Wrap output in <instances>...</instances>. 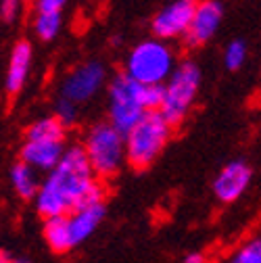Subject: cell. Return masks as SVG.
<instances>
[{
	"mask_svg": "<svg viewBox=\"0 0 261 263\" xmlns=\"http://www.w3.org/2000/svg\"><path fill=\"white\" fill-rule=\"evenodd\" d=\"M46 174L34 196L42 219L67 215L84 205L105 203V186L94 176L82 146L65 148L59 163Z\"/></svg>",
	"mask_w": 261,
	"mask_h": 263,
	"instance_id": "cell-1",
	"label": "cell"
},
{
	"mask_svg": "<svg viewBox=\"0 0 261 263\" xmlns=\"http://www.w3.org/2000/svg\"><path fill=\"white\" fill-rule=\"evenodd\" d=\"M172 138V125L161 117L159 111H146L123 134L125 161L134 170L151 167Z\"/></svg>",
	"mask_w": 261,
	"mask_h": 263,
	"instance_id": "cell-2",
	"label": "cell"
},
{
	"mask_svg": "<svg viewBox=\"0 0 261 263\" xmlns=\"http://www.w3.org/2000/svg\"><path fill=\"white\" fill-rule=\"evenodd\" d=\"M201 67L194 61H182L174 65L170 78L163 82V101L159 107L161 117L172 127L180 125L190 113L201 88Z\"/></svg>",
	"mask_w": 261,
	"mask_h": 263,
	"instance_id": "cell-3",
	"label": "cell"
},
{
	"mask_svg": "<svg viewBox=\"0 0 261 263\" xmlns=\"http://www.w3.org/2000/svg\"><path fill=\"white\" fill-rule=\"evenodd\" d=\"M82 148L99 180H109L117 176L125 163L123 134H119L109 121L92 125Z\"/></svg>",
	"mask_w": 261,
	"mask_h": 263,
	"instance_id": "cell-4",
	"label": "cell"
},
{
	"mask_svg": "<svg viewBox=\"0 0 261 263\" xmlns=\"http://www.w3.org/2000/svg\"><path fill=\"white\" fill-rule=\"evenodd\" d=\"M176 65L174 50L159 38L144 40L134 46L125 61V76L138 84H163Z\"/></svg>",
	"mask_w": 261,
	"mask_h": 263,
	"instance_id": "cell-5",
	"label": "cell"
},
{
	"mask_svg": "<svg viewBox=\"0 0 261 263\" xmlns=\"http://www.w3.org/2000/svg\"><path fill=\"white\" fill-rule=\"evenodd\" d=\"M144 113L140 84L125 73H117L109 84V123L119 134H125Z\"/></svg>",
	"mask_w": 261,
	"mask_h": 263,
	"instance_id": "cell-6",
	"label": "cell"
},
{
	"mask_svg": "<svg viewBox=\"0 0 261 263\" xmlns=\"http://www.w3.org/2000/svg\"><path fill=\"white\" fill-rule=\"evenodd\" d=\"M105 78H107L105 65L101 61H88L65 78L61 86V96L80 107L88 103L101 90V86L105 84Z\"/></svg>",
	"mask_w": 261,
	"mask_h": 263,
	"instance_id": "cell-7",
	"label": "cell"
},
{
	"mask_svg": "<svg viewBox=\"0 0 261 263\" xmlns=\"http://www.w3.org/2000/svg\"><path fill=\"white\" fill-rule=\"evenodd\" d=\"M221 19H223V7L219 0H201V3H197L190 25L184 34V44L188 48L207 44L217 34Z\"/></svg>",
	"mask_w": 261,
	"mask_h": 263,
	"instance_id": "cell-8",
	"label": "cell"
},
{
	"mask_svg": "<svg viewBox=\"0 0 261 263\" xmlns=\"http://www.w3.org/2000/svg\"><path fill=\"white\" fill-rule=\"evenodd\" d=\"M194 7H197V0H172L167 7H163L151 23L155 38L172 40L184 36L190 25Z\"/></svg>",
	"mask_w": 261,
	"mask_h": 263,
	"instance_id": "cell-9",
	"label": "cell"
},
{
	"mask_svg": "<svg viewBox=\"0 0 261 263\" xmlns=\"http://www.w3.org/2000/svg\"><path fill=\"white\" fill-rule=\"evenodd\" d=\"M253 180V167L245 159H234L226 163L213 180V194L221 203H234L247 192Z\"/></svg>",
	"mask_w": 261,
	"mask_h": 263,
	"instance_id": "cell-10",
	"label": "cell"
},
{
	"mask_svg": "<svg viewBox=\"0 0 261 263\" xmlns=\"http://www.w3.org/2000/svg\"><path fill=\"white\" fill-rule=\"evenodd\" d=\"M107 215V205L105 203H94V205H84L78 207L73 211H69L67 215V230H69V240L71 247H80L84 245L94 232L96 228L103 223Z\"/></svg>",
	"mask_w": 261,
	"mask_h": 263,
	"instance_id": "cell-11",
	"label": "cell"
},
{
	"mask_svg": "<svg viewBox=\"0 0 261 263\" xmlns=\"http://www.w3.org/2000/svg\"><path fill=\"white\" fill-rule=\"evenodd\" d=\"M65 151V140H25L21 161L36 172H50Z\"/></svg>",
	"mask_w": 261,
	"mask_h": 263,
	"instance_id": "cell-12",
	"label": "cell"
},
{
	"mask_svg": "<svg viewBox=\"0 0 261 263\" xmlns=\"http://www.w3.org/2000/svg\"><path fill=\"white\" fill-rule=\"evenodd\" d=\"M31 57H34V50H31L29 42L21 40L13 46L9 67H7V78H5V90L11 96H15L23 90V86L29 78V69H31Z\"/></svg>",
	"mask_w": 261,
	"mask_h": 263,
	"instance_id": "cell-13",
	"label": "cell"
},
{
	"mask_svg": "<svg viewBox=\"0 0 261 263\" xmlns=\"http://www.w3.org/2000/svg\"><path fill=\"white\" fill-rule=\"evenodd\" d=\"M42 238L46 247L54 255H65L73 251L71 240H69V230H67V217L57 215V217H46L42 223Z\"/></svg>",
	"mask_w": 261,
	"mask_h": 263,
	"instance_id": "cell-14",
	"label": "cell"
},
{
	"mask_svg": "<svg viewBox=\"0 0 261 263\" xmlns=\"http://www.w3.org/2000/svg\"><path fill=\"white\" fill-rule=\"evenodd\" d=\"M9 178H11V186H13L15 194L21 201H34V196L40 188V182H42L34 167H29L23 161H17L11 167Z\"/></svg>",
	"mask_w": 261,
	"mask_h": 263,
	"instance_id": "cell-15",
	"label": "cell"
},
{
	"mask_svg": "<svg viewBox=\"0 0 261 263\" xmlns=\"http://www.w3.org/2000/svg\"><path fill=\"white\" fill-rule=\"evenodd\" d=\"M25 140H65V125L57 117H42L25 129Z\"/></svg>",
	"mask_w": 261,
	"mask_h": 263,
	"instance_id": "cell-16",
	"label": "cell"
},
{
	"mask_svg": "<svg viewBox=\"0 0 261 263\" xmlns=\"http://www.w3.org/2000/svg\"><path fill=\"white\" fill-rule=\"evenodd\" d=\"M34 29L40 40L44 42L54 40L61 29V13H38L34 21Z\"/></svg>",
	"mask_w": 261,
	"mask_h": 263,
	"instance_id": "cell-17",
	"label": "cell"
},
{
	"mask_svg": "<svg viewBox=\"0 0 261 263\" xmlns=\"http://www.w3.org/2000/svg\"><path fill=\"white\" fill-rule=\"evenodd\" d=\"M247 61V44L243 40H232L223 50V63L230 71H238Z\"/></svg>",
	"mask_w": 261,
	"mask_h": 263,
	"instance_id": "cell-18",
	"label": "cell"
},
{
	"mask_svg": "<svg viewBox=\"0 0 261 263\" xmlns=\"http://www.w3.org/2000/svg\"><path fill=\"white\" fill-rule=\"evenodd\" d=\"M230 263H261V240L257 236L247 240L230 257Z\"/></svg>",
	"mask_w": 261,
	"mask_h": 263,
	"instance_id": "cell-19",
	"label": "cell"
},
{
	"mask_svg": "<svg viewBox=\"0 0 261 263\" xmlns=\"http://www.w3.org/2000/svg\"><path fill=\"white\" fill-rule=\"evenodd\" d=\"M140 101L144 111H159L163 101V84H140Z\"/></svg>",
	"mask_w": 261,
	"mask_h": 263,
	"instance_id": "cell-20",
	"label": "cell"
},
{
	"mask_svg": "<svg viewBox=\"0 0 261 263\" xmlns=\"http://www.w3.org/2000/svg\"><path fill=\"white\" fill-rule=\"evenodd\" d=\"M54 117L67 127V125H73L78 121V105L69 103L67 98H59L57 101V109H54Z\"/></svg>",
	"mask_w": 261,
	"mask_h": 263,
	"instance_id": "cell-21",
	"label": "cell"
},
{
	"mask_svg": "<svg viewBox=\"0 0 261 263\" xmlns=\"http://www.w3.org/2000/svg\"><path fill=\"white\" fill-rule=\"evenodd\" d=\"M19 5L21 0H0V19L13 21L19 15Z\"/></svg>",
	"mask_w": 261,
	"mask_h": 263,
	"instance_id": "cell-22",
	"label": "cell"
},
{
	"mask_svg": "<svg viewBox=\"0 0 261 263\" xmlns=\"http://www.w3.org/2000/svg\"><path fill=\"white\" fill-rule=\"evenodd\" d=\"M67 0H36V11L38 13H61Z\"/></svg>",
	"mask_w": 261,
	"mask_h": 263,
	"instance_id": "cell-23",
	"label": "cell"
},
{
	"mask_svg": "<svg viewBox=\"0 0 261 263\" xmlns=\"http://www.w3.org/2000/svg\"><path fill=\"white\" fill-rule=\"evenodd\" d=\"M184 263H207V259H205L203 253L192 251V253H188V255L184 257Z\"/></svg>",
	"mask_w": 261,
	"mask_h": 263,
	"instance_id": "cell-24",
	"label": "cell"
},
{
	"mask_svg": "<svg viewBox=\"0 0 261 263\" xmlns=\"http://www.w3.org/2000/svg\"><path fill=\"white\" fill-rule=\"evenodd\" d=\"M9 263H31L29 259H23V257H19V259H9Z\"/></svg>",
	"mask_w": 261,
	"mask_h": 263,
	"instance_id": "cell-25",
	"label": "cell"
},
{
	"mask_svg": "<svg viewBox=\"0 0 261 263\" xmlns=\"http://www.w3.org/2000/svg\"><path fill=\"white\" fill-rule=\"evenodd\" d=\"M0 263H9V257H7L3 251H0Z\"/></svg>",
	"mask_w": 261,
	"mask_h": 263,
	"instance_id": "cell-26",
	"label": "cell"
},
{
	"mask_svg": "<svg viewBox=\"0 0 261 263\" xmlns=\"http://www.w3.org/2000/svg\"><path fill=\"white\" fill-rule=\"evenodd\" d=\"M0 21H3V19H0Z\"/></svg>",
	"mask_w": 261,
	"mask_h": 263,
	"instance_id": "cell-27",
	"label": "cell"
}]
</instances>
